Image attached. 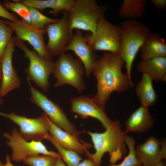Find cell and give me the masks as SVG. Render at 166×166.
Returning <instances> with one entry per match:
<instances>
[{
	"instance_id": "cell-1",
	"label": "cell",
	"mask_w": 166,
	"mask_h": 166,
	"mask_svg": "<svg viewBox=\"0 0 166 166\" xmlns=\"http://www.w3.org/2000/svg\"><path fill=\"white\" fill-rule=\"evenodd\" d=\"M124 64L119 54L105 52L98 56L93 67L92 73L97 80V92L92 98L104 110L113 92H123L130 87L126 74L122 72Z\"/></svg>"
},
{
	"instance_id": "cell-2",
	"label": "cell",
	"mask_w": 166,
	"mask_h": 166,
	"mask_svg": "<svg viewBox=\"0 0 166 166\" xmlns=\"http://www.w3.org/2000/svg\"><path fill=\"white\" fill-rule=\"evenodd\" d=\"M105 129L100 133L86 132L91 137L95 152L92 154L86 150L84 153L98 166H101L102 158L106 152L109 153L111 164H115L128 152L124 140L126 133L122 130L119 121H113Z\"/></svg>"
},
{
	"instance_id": "cell-3",
	"label": "cell",
	"mask_w": 166,
	"mask_h": 166,
	"mask_svg": "<svg viewBox=\"0 0 166 166\" xmlns=\"http://www.w3.org/2000/svg\"><path fill=\"white\" fill-rule=\"evenodd\" d=\"M121 40L119 54L125 64L126 74L130 87L134 84L132 78V69L136 55L148 35L149 29L136 19L126 20L120 26Z\"/></svg>"
},
{
	"instance_id": "cell-4",
	"label": "cell",
	"mask_w": 166,
	"mask_h": 166,
	"mask_svg": "<svg viewBox=\"0 0 166 166\" xmlns=\"http://www.w3.org/2000/svg\"><path fill=\"white\" fill-rule=\"evenodd\" d=\"M107 6H100L95 0H74L68 11L70 27L74 29L95 32L101 20L104 18Z\"/></svg>"
},
{
	"instance_id": "cell-5",
	"label": "cell",
	"mask_w": 166,
	"mask_h": 166,
	"mask_svg": "<svg viewBox=\"0 0 166 166\" xmlns=\"http://www.w3.org/2000/svg\"><path fill=\"white\" fill-rule=\"evenodd\" d=\"M54 63L53 74L56 80L54 86L68 85L81 93L85 89V85L82 77L85 74V69L80 60L65 52L60 54Z\"/></svg>"
},
{
	"instance_id": "cell-6",
	"label": "cell",
	"mask_w": 166,
	"mask_h": 166,
	"mask_svg": "<svg viewBox=\"0 0 166 166\" xmlns=\"http://www.w3.org/2000/svg\"><path fill=\"white\" fill-rule=\"evenodd\" d=\"M15 46L21 49L24 56L29 60L25 71L27 80L33 81L39 88L46 91L49 87V77L53 74L54 63L40 56L35 50L29 49L23 42L14 37Z\"/></svg>"
},
{
	"instance_id": "cell-7",
	"label": "cell",
	"mask_w": 166,
	"mask_h": 166,
	"mask_svg": "<svg viewBox=\"0 0 166 166\" xmlns=\"http://www.w3.org/2000/svg\"><path fill=\"white\" fill-rule=\"evenodd\" d=\"M84 36L95 52L103 51L119 53L121 40L120 26L112 24L105 18L99 22L94 33L89 32Z\"/></svg>"
},
{
	"instance_id": "cell-8",
	"label": "cell",
	"mask_w": 166,
	"mask_h": 166,
	"mask_svg": "<svg viewBox=\"0 0 166 166\" xmlns=\"http://www.w3.org/2000/svg\"><path fill=\"white\" fill-rule=\"evenodd\" d=\"M28 81L30 85L31 93L30 100L31 102L41 109L43 113L55 124L68 133L80 138V134L85 131H77L63 109L42 92L33 87L30 81Z\"/></svg>"
},
{
	"instance_id": "cell-9",
	"label": "cell",
	"mask_w": 166,
	"mask_h": 166,
	"mask_svg": "<svg viewBox=\"0 0 166 166\" xmlns=\"http://www.w3.org/2000/svg\"><path fill=\"white\" fill-rule=\"evenodd\" d=\"M3 136L8 140L6 144L12 151L11 159L15 162L23 161L28 157L39 154L61 158L58 153L49 150L41 141L28 142L25 140L15 127L13 128L11 133L5 132Z\"/></svg>"
},
{
	"instance_id": "cell-10",
	"label": "cell",
	"mask_w": 166,
	"mask_h": 166,
	"mask_svg": "<svg viewBox=\"0 0 166 166\" xmlns=\"http://www.w3.org/2000/svg\"><path fill=\"white\" fill-rule=\"evenodd\" d=\"M48 40L47 49L52 56H57L65 52L73 34L69 22L67 10H64L61 18L45 26Z\"/></svg>"
},
{
	"instance_id": "cell-11",
	"label": "cell",
	"mask_w": 166,
	"mask_h": 166,
	"mask_svg": "<svg viewBox=\"0 0 166 166\" xmlns=\"http://www.w3.org/2000/svg\"><path fill=\"white\" fill-rule=\"evenodd\" d=\"M0 115L19 126L20 134L26 141H41L46 139L49 134L47 117L44 113L38 117L32 118L13 112L5 113L0 112Z\"/></svg>"
},
{
	"instance_id": "cell-12",
	"label": "cell",
	"mask_w": 166,
	"mask_h": 166,
	"mask_svg": "<svg viewBox=\"0 0 166 166\" xmlns=\"http://www.w3.org/2000/svg\"><path fill=\"white\" fill-rule=\"evenodd\" d=\"M3 20L6 24L12 28L17 38L23 42H28L40 56L52 61L53 57L48 52L45 42L44 35L46 33L45 27L42 29H38L18 18L13 22Z\"/></svg>"
},
{
	"instance_id": "cell-13",
	"label": "cell",
	"mask_w": 166,
	"mask_h": 166,
	"mask_svg": "<svg viewBox=\"0 0 166 166\" xmlns=\"http://www.w3.org/2000/svg\"><path fill=\"white\" fill-rule=\"evenodd\" d=\"M70 102L71 113L77 114L83 119L89 117L96 118L101 122L105 129L113 122L109 118L105 110L99 106L92 97L85 96L72 97Z\"/></svg>"
},
{
	"instance_id": "cell-14",
	"label": "cell",
	"mask_w": 166,
	"mask_h": 166,
	"mask_svg": "<svg viewBox=\"0 0 166 166\" xmlns=\"http://www.w3.org/2000/svg\"><path fill=\"white\" fill-rule=\"evenodd\" d=\"M166 140L160 141L156 137H149L135 148L136 157L143 166H154L166 158Z\"/></svg>"
},
{
	"instance_id": "cell-15",
	"label": "cell",
	"mask_w": 166,
	"mask_h": 166,
	"mask_svg": "<svg viewBox=\"0 0 166 166\" xmlns=\"http://www.w3.org/2000/svg\"><path fill=\"white\" fill-rule=\"evenodd\" d=\"M14 37H12L5 50L2 60V86L0 95L2 97L10 91L19 88L21 82L19 77L12 65V56L15 51Z\"/></svg>"
},
{
	"instance_id": "cell-16",
	"label": "cell",
	"mask_w": 166,
	"mask_h": 166,
	"mask_svg": "<svg viewBox=\"0 0 166 166\" xmlns=\"http://www.w3.org/2000/svg\"><path fill=\"white\" fill-rule=\"evenodd\" d=\"M71 41L65 51H73L82 62L87 77L92 73L93 67L98 57L87 44L82 30L75 29Z\"/></svg>"
},
{
	"instance_id": "cell-17",
	"label": "cell",
	"mask_w": 166,
	"mask_h": 166,
	"mask_svg": "<svg viewBox=\"0 0 166 166\" xmlns=\"http://www.w3.org/2000/svg\"><path fill=\"white\" fill-rule=\"evenodd\" d=\"M47 120L50 134L62 147L73 151L79 154H82L92 147L90 144L81 141L79 138L63 130L53 124L48 117Z\"/></svg>"
},
{
	"instance_id": "cell-18",
	"label": "cell",
	"mask_w": 166,
	"mask_h": 166,
	"mask_svg": "<svg viewBox=\"0 0 166 166\" xmlns=\"http://www.w3.org/2000/svg\"><path fill=\"white\" fill-rule=\"evenodd\" d=\"M153 121L148 108L141 105L125 121V132L126 133L129 132L137 133L144 132L152 126Z\"/></svg>"
},
{
	"instance_id": "cell-19",
	"label": "cell",
	"mask_w": 166,
	"mask_h": 166,
	"mask_svg": "<svg viewBox=\"0 0 166 166\" xmlns=\"http://www.w3.org/2000/svg\"><path fill=\"white\" fill-rule=\"evenodd\" d=\"M136 69L138 72L147 74L153 81H166V57L141 60Z\"/></svg>"
},
{
	"instance_id": "cell-20",
	"label": "cell",
	"mask_w": 166,
	"mask_h": 166,
	"mask_svg": "<svg viewBox=\"0 0 166 166\" xmlns=\"http://www.w3.org/2000/svg\"><path fill=\"white\" fill-rule=\"evenodd\" d=\"M140 49V56L142 60L166 57V42L158 33H151Z\"/></svg>"
},
{
	"instance_id": "cell-21",
	"label": "cell",
	"mask_w": 166,
	"mask_h": 166,
	"mask_svg": "<svg viewBox=\"0 0 166 166\" xmlns=\"http://www.w3.org/2000/svg\"><path fill=\"white\" fill-rule=\"evenodd\" d=\"M152 82L147 74L142 73L141 79L136 85L135 89L141 105L148 108L156 103L158 98Z\"/></svg>"
},
{
	"instance_id": "cell-22",
	"label": "cell",
	"mask_w": 166,
	"mask_h": 166,
	"mask_svg": "<svg viewBox=\"0 0 166 166\" xmlns=\"http://www.w3.org/2000/svg\"><path fill=\"white\" fill-rule=\"evenodd\" d=\"M22 2L29 7L40 10L49 8L52 9L50 12L57 16L61 11L68 10L74 0H22Z\"/></svg>"
},
{
	"instance_id": "cell-23",
	"label": "cell",
	"mask_w": 166,
	"mask_h": 166,
	"mask_svg": "<svg viewBox=\"0 0 166 166\" xmlns=\"http://www.w3.org/2000/svg\"><path fill=\"white\" fill-rule=\"evenodd\" d=\"M147 4L146 0H124L119 9L118 16L126 20L136 19L143 15Z\"/></svg>"
},
{
	"instance_id": "cell-24",
	"label": "cell",
	"mask_w": 166,
	"mask_h": 166,
	"mask_svg": "<svg viewBox=\"0 0 166 166\" xmlns=\"http://www.w3.org/2000/svg\"><path fill=\"white\" fill-rule=\"evenodd\" d=\"M46 140L49 141L55 147L61 159L66 163L68 166H77L81 162L82 158L79 154L60 146L50 134L47 136Z\"/></svg>"
},
{
	"instance_id": "cell-25",
	"label": "cell",
	"mask_w": 166,
	"mask_h": 166,
	"mask_svg": "<svg viewBox=\"0 0 166 166\" xmlns=\"http://www.w3.org/2000/svg\"><path fill=\"white\" fill-rule=\"evenodd\" d=\"M124 140L128 147L129 152L124 160L120 164H111L109 166H141L142 164L138 160L135 153V141L134 138L125 134Z\"/></svg>"
},
{
	"instance_id": "cell-26",
	"label": "cell",
	"mask_w": 166,
	"mask_h": 166,
	"mask_svg": "<svg viewBox=\"0 0 166 166\" xmlns=\"http://www.w3.org/2000/svg\"><path fill=\"white\" fill-rule=\"evenodd\" d=\"M2 5L6 9L15 13L21 17L22 20L30 24L29 7L20 0L4 1L2 3Z\"/></svg>"
},
{
	"instance_id": "cell-27",
	"label": "cell",
	"mask_w": 166,
	"mask_h": 166,
	"mask_svg": "<svg viewBox=\"0 0 166 166\" xmlns=\"http://www.w3.org/2000/svg\"><path fill=\"white\" fill-rule=\"evenodd\" d=\"M29 7L30 18V24L36 28L43 29L47 25L57 21L59 19L49 18L42 14L35 8Z\"/></svg>"
},
{
	"instance_id": "cell-28",
	"label": "cell",
	"mask_w": 166,
	"mask_h": 166,
	"mask_svg": "<svg viewBox=\"0 0 166 166\" xmlns=\"http://www.w3.org/2000/svg\"><path fill=\"white\" fill-rule=\"evenodd\" d=\"M57 158L50 156L38 155L28 157L22 161L30 166H55Z\"/></svg>"
},
{
	"instance_id": "cell-29",
	"label": "cell",
	"mask_w": 166,
	"mask_h": 166,
	"mask_svg": "<svg viewBox=\"0 0 166 166\" xmlns=\"http://www.w3.org/2000/svg\"><path fill=\"white\" fill-rule=\"evenodd\" d=\"M14 32L12 28L6 24L0 17V61L3 56L5 49Z\"/></svg>"
},
{
	"instance_id": "cell-30",
	"label": "cell",
	"mask_w": 166,
	"mask_h": 166,
	"mask_svg": "<svg viewBox=\"0 0 166 166\" xmlns=\"http://www.w3.org/2000/svg\"><path fill=\"white\" fill-rule=\"evenodd\" d=\"M2 17L11 22L18 18L14 14L11 13L6 9L0 3V17Z\"/></svg>"
},
{
	"instance_id": "cell-31",
	"label": "cell",
	"mask_w": 166,
	"mask_h": 166,
	"mask_svg": "<svg viewBox=\"0 0 166 166\" xmlns=\"http://www.w3.org/2000/svg\"><path fill=\"white\" fill-rule=\"evenodd\" d=\"M152 4L157 9L162 10L166 8V0H151Z\"/></svg>"
},
{
	"instance_id": "cell-32",
	"label": "cell",
	"mask_w": 166,
	"mask_h": 166,
	"mask_svg": "<svg viewBox=\"0 0 166 166\" xmlns=\"http://www.w3.org/2000/svg\"><path fill=\"white\" fill-rule=\"evenodd\" d=\"M77 166H98L93 161L88 159L81 162Z\"/></svg>"
},
{
	"instance_id": "cell-33",
	"label": "cell",
	"mask_w": 166,
	"mask_h": 166,
	"mask_svg": "<svg viewBox=\"0 0 166 166\" xmlns=\"http://www.w3.org/2000/svg\"><path fill=\"white\" fill-rule=\"evenodd\" d=\"M0 166H15L11 162L10 158V156L7 155L6 157V162L5 164H3L2 162L0 160Z\"/></svg>"
},
{
	"instance_id": "cell-34",
	"label": "cell",
	"mask_w": 166,
	"mask_h": 166,
	"mask_svg": "<svg viewBox=\"0 0 166 166\" xmlns=\"http://www.w3.org/2000/svg\"><path fill=\"white\" fill-rule=\"evenodd\" d=\"M55 166H66L61 158H57Z\"/></svg>"
},
{
	"instance_id": "cell-35",
	"label": "cell",
	"mask_w": 166,
	"mask_h": 166,
	"mask_svg": "<svg viewBox=\"0 0 166 166\" xmlns=\"http://www.w3.org/2000/svg\"><path fill=\"white\" fill-rule=\"evenodd\" d=\"M1 86H2V80L0 79V105L3 104L4 102L2 98V97H1L0 95Z\"/></svg>"
},
{
	"instance_id": "cell-36",
	"label": "cell",
	"mask_w": 166,
	"mask_h": 166,
	"mask_svg": "<svg viewBox=\"0 0 166 166\" xmlns=\"http://www.w3.org/2000/svg\"><path fill=\"white\" fill-rule=\"evenodd\" d=\"M154 166H165V165L164 161L161 160Z\"/></svg>"
},
{
	"instance_id": "cell-37",
	"label": "cell",
	"mask_w": 166,
	"mask_h": 166,
	"mask_svg": "<svg viewBox=\"0 0 166 166\" xmlns=\"http://www.w3.org/2000/svg\"><path fill=\"white\" fill-rule=\"evenodd\" d=\"M2 63L0 61V79H2Z\"/></svg>"
},
{
	"instance_id": "cell-38",
	"label": "cell",
	"mask_w": 166,
	"mask_h": 166,
	"mask_svg": "<svg viewBox=\"0 0 166 166\" xmlns=\"http://www.w3.org/2000/svg\"></svg>"
}]
</instances>
